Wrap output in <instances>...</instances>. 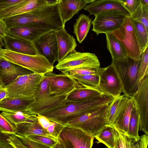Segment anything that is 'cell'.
I'll list each match as a JSON object with an SVG mask.
<instances>
[{
  "label": "cell",
  "instance_id": "obj_36",
  "mask_svg": "<svg viewBox=\"0 0 148 148\" xmlns=\"http://www.w3.org/2000/svg\"><path fill=\"white\" fill-rule=\"evenodd\" d=\"M1 114L14 125L27 121L30 115L20 111L2 112Z\"/></svg>",
  "mask_w": 148,
  "mask_h": 148
},
{
  "label": "cell",
  "instance_id": "obj_17",
  "mask_svg": "<svg viewBox=\"0 0 148 148\" xmlns=\"http://www.w3.org/2000/svg\"><path fill=\"white\" fill-rule=\"evenodd\" d=\"M14 126L16 134L25 136L30 135L41 136L58 142V137L49 133L40 125L37 115H30L27 121Z\"/></svg>",
  "mask_w": 148,
  "mask_h": 148
},
{
  "label": "cell",
  "instance_id": "obj_9",
  "mask_svg": "<svg viewBox=\"0 0 148 148\" xmlns=\"http://www.w3.org/2000/svg\"><path fill=\"white\" fill-rule=\"evenodd\" d=\"M100 62L95 54L89 52H81L76 50L68 55L55 66L56 68L62 73L81 68L99 69Z\"/></svg>",
  "mask_w": 148,
  "mask_h": 148
},
{
  "label": "cell",
  "instance_id": "obj_54",
  "mask_svg": "<svg viewBox=\"0 0 148 148\" xmlns=\"http://www.w3.org/2000/svg\"><path fill=\"white\" fill-rule=\"evenodd\" d=\"M77 1H84L83 0H77Z\"/></svg>",
  "mask_w": 148,
  "mask_h": 148
},
{
  "label": "cell",
  "instance_id": "obj_49",
  "mask_svg": "<svg viewBox=\"0 0 148 148\" xmlns=\"http://www.w3.org/2000/svg\"><path fill=\"white\" fill-rule=\"evenodd\" d=\"M8 97V92L5 87L0 88V101L3 99Z\"/></svg>",
  "mask_w": 148,
  "mask_h": 148
},
{
  "label": "cell",
  "instance_id": "obj_14",
  "mask_svg": "<svg viewBox=\"0 0 148 148\" xmlns=\"http://www.w3.org/2000/svg\"><path fill=\"white\" fill-rule=\"evenodd\" d=\"M33 42L39 54L52 65L56 61H58V44L54 31L44 34Z\"/></svg>",
  "mask_w": 148,
  "mask_h": 148
},
{
  "label": "cell",
  "instance_id": "obj_24",
  "mask_svg": "<svg viewBox=\"0 0 148 148\" xmlns=\"http://www.w3.org/2000/svg\"><path fill=\"white\" fill-rule=\"evenodd\" d=\"M104 94L97 87L85 86L76 88L68 95L66 99L72 102L84 101L92 99Z\"/></svg>",
  "mask_w": 148,
  "mask_h": 148
},
{
  "label": "cell",
  "instance_id": "obj_48",
  "mask_svg": "<svg viewBox=\"0 0 148 148\" xmlns=\"http://www.w3.org/2000/svg\"><path fill=\"white\" fill-rule=\"evenodd\" d=\"M7 28L3 19L0 18V35L3 38L7 35Z\"/></svg>",
  "mask_w": 148,
  "mask_h": 148
},
{
  "label": "cell",
  "instance_id": "obj_34",
  "mask_svg": "<svg viewBox=\"0 0 148 148\" xmlns=\"http://www.w3.org/2000/svg\"><path fill=\"white\" fill-rule=\"evenodd\" d=\"M71 76L78 83L77 88L82 87L85 86L97 87L99 84V77L97 74L87 75L75 74Z\"/></svg>",
  "mask_w": 148,
  "mask_h": 148
},
{
  "label": "cell",
  "instance_id": "obj_11",
  "mask_svg": "<svg viewBox=\"0 0 148 148\" xmlns=\"http://www.w3.org/2000/svg\"><path fill=\"white\" fill-rule=\"evenodd\" d=\"M129 98L139 113V130L148 135V74L140 80L137 90Z\"/></svg>",
  "mask_w": 148,
  "mask_h": 148
},
{
  "label": "cell",
  "instance_id": "obj_40",
  "mask_svg": "<svg viewBox=\"0 0 148 148\" xmlns=\"http://www.w3.org/2000/svg\"><path fill=\"white\" fill-rule=\"evenodd\" d=\"M15 134L20 139L25 148H47L46 146L30 140L25 136Z\"/></svg>",
  "mask_w": 148,
  "mask_h": 148
},
{
  "label": "cell",
  "instance_id": "obj_39",
  "mask_svg": "<svg viewBox=\"0 0 148 148\" xmlns=\"http://www.w3.org/2000/svg\"><path fill=\"white\" fill-rule=\"evenodd\" d=\"M0 131L10 134H15L14 125L11 123L7 119L0 114Z\"/></svg>",
  "mask_w": 148,
  "mask_h": 148
},
{
  "label": "cell",
  "instance_id": "obj_5",
  "mask_svg": "<svg viewBox=\"0 0 148 148\" xmlns=\"http://www.w3.org/2000/svg\"><path fill=\"white\" fill-rule=\"evenodd\" d=\"M0 57L41 74L52 72L53 65L41 55H30L0 49Z\"/></svg>",
  "mask_w": 148,
  "mask_h": 148
},
{
  "label": "cell",
  "instance_id": "obj_43",
  "mask_svg": "<svg viewBox=\"0 0 148 148\" xmlns=\"http://www.w3.org/2000/svg\"><path fill=\"white\" fill-rule=\"evenodd\" d=\"M8 140L13 148H25L20 139L16 134L10 135Z\"/></svg>",
  "mask_w": 148,
  "mask_h": 148
},
{
  "label": "cell",
  "instance_id": "obj_38",
  "mask_svg": "<svg viewBox=\"0 0 148 148\" xmlns=\"http://www.w3.org/2000/svg\"><path fill=\"white\" fill-rule=\"evenodd\" d=\"M26 136L30 140L47 147V148H54L58 142L49 138L38 135H30Z\"/></svg>",
  "mask_w": 148,
  "mask_h": 148
},
{
  "label": "cell",
  "instance_id": "obj_51",
  "mask_svg": "<svg viewBox=\"0 0 148 148\" xmlns=\"http://www.w3.org/2000/svg\"><path fill=\"white\" fill-rule=\"evenodd\" d=\"M4 44L3 38L0 35V47H4Z\"/></svg>",
  "mask_w": 148,
  "mask_h": 148
},
{
  "label": "cell",
  "instance_id": "obj_30",
  "mask_svg": "<svg viewBox=\"0 0 148 148\" xmlns=\"http://www.w3.org/2000/svg\"><path fill=\"white\" fill-rule=\"evenodd\" d=\"M97 143H101L109 148H115V131L113 126H106L93 136Z\"/></svg>",
  "mask_w": 148,
  "mask_h": 148
},
{
  "label": "cell",
  "instance_id": "obj_1",
  "mask_svg": "<svg viewBox=\"0 0 148 148\" xmlns=\"http://www.w3.org/2000/svg\"><path fill=\"white\" fill-rule=\"evenodd\" d=\"M2 19L7 29L30 26L54 31L65 27L59 12L58 3L40 7Z\"/></svg>",
  "mask_w": 148,
  "mask_h": 148
},
{
  "label": "cell",
  "instance_id": "obj_23",
  "mask_svg": "<svg viewBox=\"0 0 148 148\" xmlns=\"http://www.w3.org/2000/svg\"><path fill=\"white\" fill-rule=\"evenodd\" d=\"M85 1L77 0H61L58 3L60 14L64 25L87 4Z\"/></svg>",
  "mask_w": 148,
  "mask_h": 148
},
{
  "label": "cell",
  "instance_id": "obj_22",
  "mask_svg": "<svg viewBox=\"0 0 148 148\" xmlns=\"http://www.w3.org/2000/svg\"><path fill=\"white\" fill-rule=\"evenodd\" d=\"M52 31H53L30 26H24L8 29L7 34L18 39L34 42L44 34Z\"/></svg>",
  "mask_w": 148,
  "mask_h": 148
},
{
  "label": "cell",
  "instance_id": "obj_56",
  "mask_svg": "<svg viewBox=\"0 0 148 148\" xmlns=\"http://www.w3.org/2000/svg\"><path fill=\"white\" fill-rule=\"evenodd\" d=\"M2 86L0 84V88H2Z\"/></svg>",
  "mask_w": 148,
  "mask_h": 148
},
{
  "label": "cell",
  "instance_id": "obj_55",
  "mask_svg": "<svg viewBox=\"0 0 148 148\" xmlns=\"http://www.w3.org/2000/svg\"><path fill=\"white\" fill-rule=\"evenodd\" d=\"M61 0H57L58 3L59 2L61 1Z\"/></svg>",
  "mask_w": 148,
  "mask_h": 148
},
{
  "label": "cell",
  "instance_id": "obj_4",
  "mask_svg": "<svg viewBox=\"0 0 148 148\" xmlns=\"http://www.w3.org/2000/svg\"><path fill=\"white\" fill-rule=\"evenodd\" d=\"M140 61L135 60L128 56L121 60L112 59L111 64L114 66L121 82L123 95L129 98L138 89L139 82L138 70Z\"/></svg>",
  "mask_w": 148,
  "mask_h": 148
},
{
  "label": "cell",
  "instance_id": "obj_25",
  "mask_svg": "<svg viewBox=\"0 0 148 148\" xmlns=\"http://www.w3.org/2000/svg\"><path fill=\"white\" fill-rule=\"evenodd\" d=\"M34 100L22 98L8 97L0 101V111L5 112L20 111L24 113L28 106Z\"/></svg>",
  "mask_w": 148,
  "mask_h": 148
},
{
  "label": "cell",
  "instance_id": "obj_33",
  "mask_svg": "<svg viewBox=\"0 0 148 148\" xmlns=\"http://www.w3.org/2000/svg\"><path fill=\"white\" fill-rule=\"evenodd\" d=\"M114 128L115 131V148H135V143L137 142L136 140Z\"/></svg>",
  "mask_w": 148,
  "mask_h": 148
},
{
  "label": "cell",
  "instance_id": "obj_13",
  "mask_svg": "<svg viewBox=\"0 0 148 148\" xmlns=\"http://www.w3.org/2000/svg\"><path fill=\"white\" fill-rule=\"evenodd\" d=\"M69 94L62 95H51L40 101L37 102L33 101L28 106L24 113L38 115L47 110L62 108L73 102L66 99Z\"/></svg>",
  "mask_w": 148,
  "mask_h": 148
},
{
  "label": "cell",
  "instance_id": "obj_45",
  "mask_svg": "<svg viewBox=\"0 0 148 148\" xmlns=\"http://www.w3.org/2000/svg\"><path fill=\"white\" fill-rule=\"evenodd\" d=\"M25 0H0V10L14 5Z\"/></svg>",
  "mask_w": 148,
  "mask_h": 148
},
{
  "label": "cell",
  "instance_id": "obj_3",
  "mask_svg": "<svg viewBox=\"0 0 148 148\" xmlns=\"http://www.w3.org/2000/svg\"><path fill=\"white\" fill-rule=\"evenodd\" d=\"M110 103L97 107L64 125L80 128L93 136L108 125L107 116Z\"/></svg>",
  "mask_w": 148,
  "mask_h": 148
},
{
  "label": "cell",
  "instance_id": "obj_50",
  "mask_svg": "<svg viewBox=\"0 0 148 148\" xmlns=\"http://www.w3.org/2000/svg\"><path fill=\"white\" fill-rule=\"evenodd\" d=\"M48 5H53L58 3L57 0H45Z\"/></svg>",
  "mask_w": 148,
  "mask_h": 148
},
{
  "label": "cell",
  "instance_id": "obj_2",
  "mask_svg": "<svg viewBox=\"0 0 148 148\" xmlns=\"http://www.w3.org/2000/svg\"><path fill=\"white\" fill-rule=\"evenodd\" d=\"M114 98L111 95L103 94L90 100L73 102L61 108L47 110L38 115L44 116L51 121L64 125L67 122L97 107L110 103Z\"/></svg>",
  "mask_w": 148,
  "mask_h": 148
},
{
  "label": "cell",
  "instance_id": "obj_46",
  "mask_svg": "<svg viewBox=\"0 0 148 148\" xmlns=\"http://www.w3.org/2000/svg\"><path fill=\"white\" fill-rule=\"evenodd\" d=\"M38 120L40 125L43 128L47 130V128L53 122L50 121L47 117L40 115H37Z\"/></svg>",
  "mask_w": 148,
  "mask_h": 148
},
{
  "label": "cell",
  "instance_id": "obj_28",
  "mask_svg": "<svg viewBox=\"0 0 148 148\" xmlns=\"http://www.w3.org/2000/svg\"><path fill=\"white\" fill-rule=\"evenodd\" d=\"M134 102L129 98L127 103L115 120L113 126L119 132L128 135L129 123Z\"/></svg>",
  "mask_w": 148,
  "mask_h": 148
},
{
  "label": "cell",
  "instance_id": "obj_26",
  "mask_svg": "<svg viewBox=\"0 0 148 148\" xmlns=\"http://www.w3.org/2000/svg\"><path fill=\"white\" fill-rule=\"evenodd\" d=\"M129 98L124 95L114 98L109 104L108 111V125L113 126L115 120L126 105Z\"/></svg>",
  "mask_w": 148,
  "mask_h": 148
},
{
  "label": "cell",
  "instance_id": "obj_57",
  "mask_svg": "<svg viewBox=\"0 0 148 148\" xmlns=\"http://www.w3.org/2000/svg\"><path fill=\"white\" fill-rule=\"evenodd\" d=\"M2 48V47H0V48ZM1 57H0V60L1 59Z\"/></svg>",
  "mask_w": 148,
  "mask_h": 148
},
{
  "label": "cell",
  "instance_id": "obj_7",
  "mask_svg": "<svg viewBox=\"0 0 148 148\" xmlns=\"http://www.w3.org/2000/svg\"><path fill=\"white\" fill-rule=\"evenodd\" d=\"M110 33L122 44L128 57L135 60H140L142 52L130 16L125 18L119 28Z\"/></svg>",
  "mask_w": 148,
  "mask_h": 148
},
{
  "label": "cell",
  "instance_id": "obj_35",
  "mask_svg": "<svg viewBox=\"0 0 148 148\" xmlns=\"http://www.w3.org/2000/svg\"><path fill=\"white\" fill-rule=\"evenodd\" d=\"M132 20L142 23L148 31V5H140L130 15Z\"/></svg>",
  "mask_w": 148,
  "mask_h": 148
},
{
  "label": "cell",
  "instance_id": "obj_16",
  "mask_svg": "<svg viewBox=\"0 0 148 148\" xmlns=\"http://www.w3.org/2000/svg\"><path fill=\"white\" fill-rule=\"evenodd\" d=\"M32 71L1 58L0 60V84L5 87L19 76L31 74Z\"/></svg>",
  "mask_w": 148,
  "mask_h": 148
},
{
  "label": "cell",
  "instance_id": "obj_53",
  "mask_svg": "<svg viewBox=\"0 0 148 148\" xmlns=\"http://www.w3.org/2000/svg\"><path fill=\"white\" fill-rule=\"evenodd\" d=\"M84 1H86L87 3H91L97 0H83Z\"/></svg>",
  "mask_w": 148,
  "mask_h": 148
},
{
  "label": "cell",
  "instance_id": "obj_31",
  "mask_svg": "<svg viewBox=\"0 0 148 148\" xmlns=\"http://www.w3.org/2000/svg\"><path fill=\"white\" fill-rule=\"evenodd\" d=\"M139 125V114L134 103L129 123L128 135L137 141L140 138L138 134Z\"/></svg>",
  "mask_w": 148,
  "mask_h": 148
},
{
  "label": "cell",
  "instance_id": "obj_37",
  "mask_svg": "<svg viewBox=\"0 0 148 148\" xmlns=\"http://www.w3.org/2000/svg\"><path fill=\"white\" fill-rule=\"evenodd\" d=\"M148 47L142 53L138 70V79L140 81L148 74Z\"/></svg>",
  "mask_w": 148,
  "mask_h": 148
},
{
  "label": "cell",
  "instance_id": "obj_47",
  "mask_svg": "<svg viewBox=\"0 0 148 148\" xmlns=\"http://www.w3.org/2000/svg\"><path fill=\"white\" fill-rule=\"evenodd\" d=\"M148 135L145 134L140 136L135 145V148H147L148 145Z\"/></svg>",
  "mask_w": 148,
  "mask_h": 148
},
{
  "label": "cell",
  "instance_id": "obj_10",
  "mask_svg": "<svg viewBox=\"0 0 148 148\" xmlns=\"http://www.w3.org/2000/svg\"><path fill=\"white\" fill-rule=\"evenodd\" d=\"M91 21L92 31L97 35L110 33L119 28L128 16L119 11H110L100 12L95 16Z\"/></svg>",
  "mask_w": 148,
  "mask_h": 148
},
{
  "label": "cell",
  "instance_id": "obj_42",
  "mask_svg": "<svg viewBox=\"0 0 148 148\" xmlns=\"http://www.w3.org/2000/svg\"><path fill=\"white\" fill-rule=\"evenodd\" d=\"M123 4L131 15L141 4L140 0H124Z\"/></svg>",
  "mask_w": 148,
  "mask_h": 148
},
{
  "label": "cell",
  "instance_id": "obj_19",
  "mask_svg": "<svg viewBox=\"0 0 148 148\" xmlns=\"http://www.w3.org/2000/svg\"><path fill=\"white\" fill-rule=\"evenodd\" d=\"M123 2L122 0H99L86 5L84 10L95 16L102 12L114 11H120L130 16L123 5Z\"/></svg>",
  "mask_w": 148,
  "mask_h": 148
},
{
  "label": "cell",
  "instance_id": "obj_41",
  "mask_svg": "<svg viewBox=\"0 0 148 148\" xmlns=\"http://www.w3.org/2000/svg\"><path fill=\"white\" fill-rule=\"evenodd\" d=\"M98 69L92 68H81L76 69L69 71V75L72 76L74 74L87 75L97 74Z\"/></svg>",
  "mask_w": 148,
  "mask_h": 148
},
{
  "label": "cell",
  "instance_id": "obj_32",
  "mask_svg": "<svg viewBox=\"0 0 148 148\" xmlns=\"http://www.w3.org/2000/svg\"><path fill=\"white\" fill-rule=\"evenodd\" d=\"M132 21L136 34L142 53L148 47V31L141 23Z\"/></svg>",
  "mask_w": 148,
  "mask_h": 148
},
{
  "label": "cell",
  "instance_id": "obj_27",
  "mask_svg": "<svg viewBox=\"0 0 148 148\" xmlns=\"http://www.w3.org/2000/svg\"><path fill=\"white\" fill-rule=\"evenodd\" d=\"M107 46L112 59L121 60L128 56L126 51L121 42L113 35L106 34Z\"/></svg>",
  "mask_w": 148,
  "mask_h": 148
},
{
  "label": "cell",
  "instance_id": "obj_12",
  "mask_svg": "<svg viewBox=\"0 0 148 148\" xmlns=\"http://www.w3.org/2000/svg\"><path fill=\"white\" fill-rule=\"evenodd\" d=\"M97 74L99 77L97 88L103 94L112 96H119L123 92L122 86L115 69L112 64L98 69Z\"/></svg>",
  "mask_w": 148,
  "mask_h": 148
},
{
  "label": "cell",
  "instance_id": "obj_18",
  "mask_svg": "<svg viewBox=\"0 0 148 148\" xmlns=\"http://www.w3.org/2000/svg\"><path fill=\"white\" fill-rule=\"evenodd\" d=\"M5 49L30 55H40L33 42L22 40L7 35L3 38Z\"/></svg>",
  "mask_w": 148,
  "mask_h": 148
},
{
  "label": "cell",
  "instance_id": "obj_21",
  "mask_svg": "<svg viewBox=\"0 0 148 148\" xmlns=\"http://www.w3.org/2000/svg\"><path fill=\"white\" fill-rule=\"evenodd\" d=\"M47 5L45 0H25L14 5L0 10V18L3 19Z\"/></svg>",
  "mask_w": 148,
  "mask_h": 148
},
{
  "label": "cell",
  "instance_id": "obj_6",
  "mask_svg": "<svg viewBox=\"0 0 148 148\" xmlns=\"http://www.w3.org/2000/svg\"><path fill=\"white\" fill-rule=\"evenodd\" d=\"M44 75L34 73L18 76L5 87L8 92V97L34 100V95Z\"/></svg>",
  "mask_w": 148,
  "mask_h": 148
},
{
  "label": "cell",
  "instance_id": "obj_29",
  "mask_svg": "<svg viewBox=\"0 0 148 148\" xmlns=\"http://www.w3.org/2000/svg\"><path fill=\"white\" fill-rule=\"evenodd\" d=\"M91 25V19L83 14H80L76 20L73 26V33L79 43H81L86 37Z\"/></svg>",
  "mask_w": 148,
  "mask_h": 148
},
{
  "label": "cell",
  "instance_id": "obj_15",
  "mask_svg": "<svg viewBox=\"0 0 148 148\" xmlns=\"http://www.w3.org/2000/svg\"><path fill=\"white\" fill-rule=\"evenodd\" d=\"M78 83L69 73L56 75L54 73L49 87L50 94L62 95L69 94L77 88Z\"/></svg>",
  "mask_w": 148,
  "mask_h": 148
},
{
  "label": "cell",
  "instance_id": "obj_52",
  "mask_svg": "<svg viewBox=\"0 0 148 148\" xmlns=\"http://www.w3.org/2000/svg\"><path fill=\"white\" fill-rule=\"evenodd\" d=\"M142 5H148V0H140Z\"/></svg>",
  "mask_w": 148,
  "mask_h": 148
},
{
  "label": "cell",
  "instance_id": "obj_20",
  "mask_svg": "<svg viewBox=\"0 0 148 148\" xmlns=\"http://www.w3.org/2000/svg\"><path fill=\"white\" fill-rule=\"evenodd\" d=\"M54 32L57 41L58 62L75 51L77 44L73 36L68 34L64 28Z\"/></svg>",
  "mask_w": 148,
  "mask_h": 148
},
{
  "label": "cell",
  "instance_id": "obj_44",
  "mask_svg": "<svg viewBox=\"0 0 148 148\" xmlns=\"http://www.w3.org/2000/svg\"><path fill=\"white\" fill-rule=\"evenodd\" d=\"M11 135L0 131V148H13L8 140V139Z\"/></svg>",
  "mask_w": 148,
  "mask_h": 148
},
{
  "label": "cell",
  "instance_id": "obj_8",
  "mask_svg": "<svg viewBox=\"0 0 148 148\" xmlns=\"http://www.w3.org/2000/svg\"><path fill=\"white\" fill-rule=\"evenodd\" d=\"M58 142L55 148H91L93 136L83 130L64 125L58 135Z\"/></svg>",
  "mask_w": 148,
  "mask_h": 148
}]
</instances>
